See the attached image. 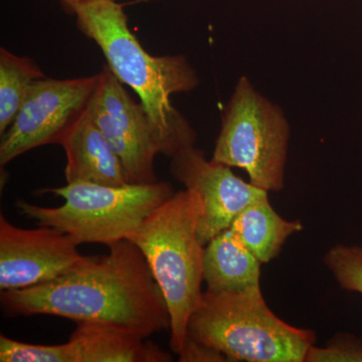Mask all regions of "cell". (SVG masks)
I'll return each mask as SVG.
<instances>
[{
    "instance_id": "1",
    "label": "cell",
    "mask_w": 362,
    "mask_h": 362,
    "mask_svg": "<svg viewBox=\"0 0 362 362\" xmlns=\"http://www.w3.org/2000/svg\"><path fill=\"white\" fill-rule=\"evenodd\" d=\"M104 256L86 257L64 275L21 290L2 291L6 315H51L76 323L127 328L145 338L170 328L165 298L139 247L130 240Z\"/></svg>"
},
{
    "instance_id": "2",
    "label": "cell",
    "mask_w": 362,
    "mask_h": 362,
    "mask_svg": "<svg viewBox=\"0 0 362 362\" xmlns=\"http://www.w3.org/2000/svg\"><path fill=\"white\" fill-rule=\"evenodd\" d=\"M77 26L94 40L112 73L140 98L148 117L159 153L173 158L195 146L197 134L171 103V96L199 85L194 66L185 56L153 57L131 32L122 4L115 0H85L73 9Z\"/></svg>"
},
{
    "instance_id": "3",
    "label": "cell",
    "mask_w": 362,
    "mask_h": 362,
    "mask_svg": "<svg viewBox=\"0 0 362 362\" xmlns=\"http://www.w3.org/2000/svg\"><path fill=\"white\" fill-rule=\"evenodd\" d=\"M201 199L192 189L175 192L154 209L130 240L144 255L170 315V349L178 354L190 316L202 303L206 246L197 235Z\"/></svg>"
},
{
    "instance_id": "4",
    "label": "cell",
    "mask_w": 362,
    "mask_h": 362,
    "mask_svg": "<svg viewBox=\"0 0 362 362\" xmlns=\"http://www.w3.org/2000/svg\"><path fill=\"white\" fill-rule=\"evenodd\" d=\"M187 337L218 350L228 361L305 362L315 344L312 330L295 327L269 308L261 288L204 293Z\"/></svg>"
},
{
    "instance_id": "5",
    "label": "cell",
    "mask_w": 362,
    "mask_h": 362,
    "mask_svg": "<svg viewBox=\"0 0 362 362\" xmlns=\"http://www.w3.org/2000/svg\"><path fill=\"white\" fill-rule=\"evenodd\" d=\"M42 192L62 197L65 204L47 207L18 201L16 206L20 214L39 226L66 233L78 246L96 243L109 247L130 240L149 214L175 194V190L168 182L157 181L121 187L74 182L45 188Z\"/></svg>"
},
{
    "instance_id": "6",
    "label": "cell",
    "mask_w": 362,
    "mask_h": 362,
    "mask_svg": "<svg viewBox=\"0 0 362 362\" xmlns=\"http://www.w3.org/2000/svg\"><path fill=\"white\" fill-rule=\"evenodd\" d=\"M290 136V124L282 108L243 76L226 104L211 159L244 169L255 187L281 192Z\"/></svg>"
},
{
    "instance_id": "7",
    "label": "cell",
    "mask_w": 362,
    "mask_h": 362,
    "mask_svg": "<svg viewBox=\"0 0 362 362\" xmlns=\"http://www.w3.org/2000/svg\"><path fill=\"white\" fill-rule=\"evenodd\" d=\"M98 82L99 74L68 80L45 77L35 81L13 123L1 135V168L30 150L59 144L87 111Z\"/></svg>"
},
{
    "instance_id": "8",
    "label": "cell",
    "mask_w": 362,
    "mask_h": 362,
    "mask_svg": "<svg viewBox=\"0 0 362 362\" xmlns=\"http://www.w3.org/2000/svg\"><path fill=\"white\" fill-rule=\"evenodd\" d=\"M87 112L122 162L129 183L158 181L154 159L159 149L146 112L130 97L108 66L99 73Z\"/></svg>"
},
{
    "instance_id": "9",
    "label": "cell",
    "mask_w": 362,
    "mask_h": 362,
    "mask_svg": "<svg viewBox=\"0 0 362 362\" xmlns=\"http://www.w3.org/2000/svg\"><path fill=\"white\" fill-rule=\"evenodd\" d=\"M57 228H23L0 214V290H21L64 275L86 259Z\"/></svg>"
},
{
    "instance_id": "10",
    "label": "cell",
    "mask_w": 362,
    "mask_h": 362,
    "mask_svg": "<svg viewBox=\"0 0 362 362\" xmlns=\"http://www.w3.org/2000/svg\"><path fill=\"white\" fill-rule=\"evenodd\" d=\"M230 168L206 159L204 151L195 146L180 150L171 158V175L201 199L202 214L197 235L204 246L228 230L243 209L269 194L243 180Z\"/></svg>"
},
{
    "instance_id": "11",
    "label": "cell",
    "mask_w": 362,
    "mask_h": 362,
    "mask_svg": "<svg viewBox=\"0 0 362 362\" xmlns=\"http://www.w3.org/2000/svg\"><path fill=\"white\" fill-rule=\"evenodd\" d=\"M59 362H170L173 356L134 331L104 323H77L58 344Z\"/></svg>"
},
{
    "instance_id": "12",
    "label": "cell",
    "mask_w": 362,
    "mask_h": 362,
    "mask_svg": "<svg viewBox=\"0 0 362 362\" xmlns=\"http://www.w3.org/2000/svg\"><path fill=\"white\" fill-rule=\"evenodd\" d=\"M59 145L66 152V183L89 182L109 187L129 183L122 162L87 111Z\"/></svg>"
},
{
    "instance_id": "13",
    "label": "cell",
    "mask_w": 362,
    "mask_h": 362,
    "mask_svg": "<svg viewBox=\"0 0 362 362\" xmlns=\"http://www.w3.org/2000/svg\"><path fill=\"white\" fill-rule=\"evenodd\" d=\"M259 259L228 228L207 243L204 278L207 291H247L261 288Z\"/></svg>"
},
{
    "instance_id": "14",
    "label": "cell",
    "mask_w": 362,
    "mask_h": 362,
    "mask_svg": "<svg viewBox=\"0 0 362 362\" xmlns=\"http://www.w3.org/2000/svg\"><path fill=\"white\" fill-rule=\"evenodd\" d=\"M303 228L300 221L283 218L272 206L268 194L243 209L230 230L262 264H268L280 254L286 240Z\"/></svg>"
},
{
    "instance_id": "15",
    "label": "cell",
    "mask_w": 362,
    "mask_h": 362,
    "mask_svg": "<svg viewBox=\"0 0 362 362\" xmlns=\"http://www.w3.org/2000/svg\"><path fill=\"white\" fill-rule=\"evenodd\" d=\"M44 78L32 59L0 49V135L13 123L33 83Z\"/></svg>"
},
{
    "instance_id": "16",
    "label": "cell",
    "mask_w": 362,
    "mask_h": 362,
    "mask_svg": "<svg viewBox=\"0 0 362 362\" xmlns=\"http://www.w3.org/2000/svg\"><path fill=\"white\" fill-rule=\"evenodd\" d=\"M323 262L342 289L362 295V247L335 245L324 255Z\"/></svg>"
},
{
    "instance_id": "17",
    "label": "cell",
    "mask_w": 362,
    "mask_h": 362,
    "mask_svg": "<svg viewBox=\"0 0 362 362\" xmlns=\"http://www.w3.org/2000/svg\"><path fill=\"white\" fill-rule=\"evenodd\" d=\"M305 362H362V340L354 335H335L325 346L312 345Z\"/></svg>"
},
{
    "instance_id": "18",
    "label": "cell",
    "mask_w": 362,
    "mask_h": 362,
    "mask_svg": "<svg viewBox=\"0 0 362 362\" xmlns=\"http://www.w3.org/2000/svg\"><path fill=\"white\" fill-rule=\"evenodd\" d=\"M180 361L182 362H223L228 361L226 357L218 350L206 346L201 342L188 337L180 354Z\"/></svg>"
},
{
    "instance_id": "19",
    "label": "cell",
    "mask_w": 362,
    "mask_h": 362,
    "mask_svg": "<svg viewBox=\"0 0 362 362\" xmlns=\"http://www.w3.org/2000/svg\"><path fill=\"white\" fill-rule=\"evenodd\" d=\"M59 1L61 2L62 6H64L66 11L71 13H73V9L81 2L85 1V0H59Z\"/></svg>"
}]
</instances>
